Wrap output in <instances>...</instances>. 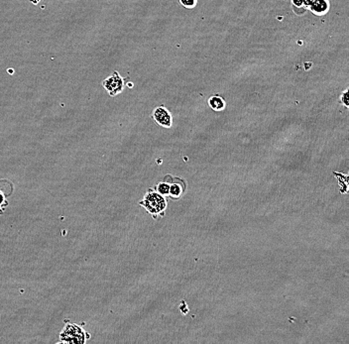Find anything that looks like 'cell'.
<instances>
[{
    "mask_svg": "<svg viewBox=\"0 0 349 344\" xmlns=\"http://www.w3.org/2000/svg\"><path fill=\"white\" fill-rule=\"evenodd\" d=\"M124 79L120 76L118 71H113L111 75L102 81V85L107 91V93L114 97L121 93L124 88Z\"/></svg>",
    "mask_w": 349,
    "mask_h": 344,
    "instance_id": "obj_3",
    "label": "cell"
},
{
    "mask_svg": "<svg viewBox=\"0 0 349 344\" xmlns=\"http://www.w3.org/2000/svg\"><path fill=\"white\" fill-rule=\"evenodd\" d=\"M208 105L214 111H222L225 109L226 102L220 95H211L208 98Z\"/></svg>",
    "mask_w": 349,
    "mask_h": 344,
    "instance_id": "obj_6",
    "label": "cell"
},
{
    "mask_svg": "<svg viewBox=\"0 0 349 344\" xmlns=\"http://www.w3.org/2000/svg\"><path fill=\"white\" fill-rule=\"evenodd\" d=\"M3 210H4V209H3L2 207H0V214H2V213H3Z\"/></svg>",
    "mask_w": 349,
    "mask_h": 344,
    "instance_id": "obj_13",
    "label": "cell"
},
{
    "mask_svg": "<svg viewBox=\"0 0 349 344\" xmlns=\"http://www.w3.org/2000/svg\"><path fill=\"white\" fill-rule=\"evenodd\" d=\"M152 116L157 124L162 127L170 128L173 124V117L171 112L164 106H158L154 109Z\"/></svg>",
    "mask_w": 349,
    "mask_h": 344,
    "instance_id": "obj_4",
    "label": "cell"
},
{
    "mask_svg": "<svg viewBox=\"0 0 349 344\" xmlns=\"http://www.w3.org/2000/svg\"><path fill=\"white\" fill-rule=\"evenodd\" d=\"M291 1H292V4L294 6H297V7L302 6L304 4V2H305V0H291Z\"/></svg>",
    "mask_w": 349,
    "mask_h": 344,
    "instance_id": "obj_12",
    "label": "cell"
},
{
    "mask_svg": "<svg viewBox=\"0 0 349 344\" xmlns=\"http://www.w3.org/2000/svg\"><path fill=\"white\" fill-rule=\"evenodd\" d=\"M8 205V201L7 198L5 196V194L0 190V207H2L3 209Z\"/></svg>",
    "mask_w": 349,
    "mask_h": 344,
    "instance_id": "obj_11",
    "label": "cell"
},
{
    "mask_svg": "<svg viewBox=\"0 0 349 344\" xmlns=\"http://www.w3.org/2000/svg\"><path fill=\"white\" fill-rule=\"evenodd\" d=\"M341 101L343 102V104L345 105V107H349L348 106V89H345L343 91V93L340 95Z\"/></svg>",
    "mask_w": 349,
    "mask_h": 344,
    "instance_id": "obj_10",
    "label": "cell"
},
{
    "mask_svg": "<svg viewBox=\"0 0 349 344\" xmlns=\"http://www.w3.org/2000/svg\"><path fill=\"white\" fill-rule=\"evenodd\" d=\"M179 3L187 9H192L196 6L197 0H179Z\"/></svg>",
    "mask_w": 349,
    "mask_h": 344,
    "instance_id": "obj_9",
    "label": "cell"
},
{
    "mask_svg": "<svg viewBox=\"0 0 349 344\" xmlns=\"http://www.w3.org/2000/svg\"><path fill=\"white\" fill-rule=\"evenodd\" d=\"M90 334L81 326L65 319V325L59 333V342L68 344H84L90 339Z\"/></svg>",
    "mask_w": 349,
    "mask_h": 344,
    "instance_id": "obj_1",
    "label": "cell"
},
{
    "mask_svg": "<svg viewBox=\"0 0 349 344\" xmlns=\"http://www.w3.org/2000/svg\"><path fill=\"white\" fill-rule=\"evenodd\" d=\"M140 205H142L150 214L156 217L157 215L164 213L167 207V202L162 194L153 190H149L145 194L144 198L140 201Z\"/></svg>",
    "mask_w": 349,
    "mask_h": 344,
    "instance_id": "obj_2",
    "label": "cell"
},
{
    "mask_svg": "<svg viewBox=\"0 0 349 344\" xmlns=\"http://www.w3.org/2000/svg\"><path fill=\"white\" fill-rule=\"evenodd\" d=\"M304 4L313 14L317 16L326 14L329 9L328 0H305Z\"/></svg>",
    "mask_w": 349,
    "mask_h": 344,
    "instance_id": "obj_5",
    "label": "cell"
},
{
    "mask_svg": "<svg viewBox=\"0 0 349 344\" xmlns=\"http://www.w3.org/2000/svg\"><path fill=\"white\" fill-rule=\"evenodd\" d=\"M157 190L160 194L167 195L170 191V184L168 182H160L159 184H157Z\"/></svg>",
    "mask_w": 349,
    "mask_h": 344,
    "instance_id": "obj_8",
    "label": "cell"
},
{
    "mask_svg": "<svg viewBox=\"0 0 349 344\" xmlns=\"http://www.w3.org/2000/svg\"><path fill=\"white\" fill-rule=\"evenodd\" d=\"M169 194L172 197H178L181 194V187L179 184L177 183H174L172 185H170V191Z\"/></svg>",
    "mask_w": 349,
    "mask_h": 344,
    "instance_id": "obj_7",
    "label": "cell"
}]
</instances>
